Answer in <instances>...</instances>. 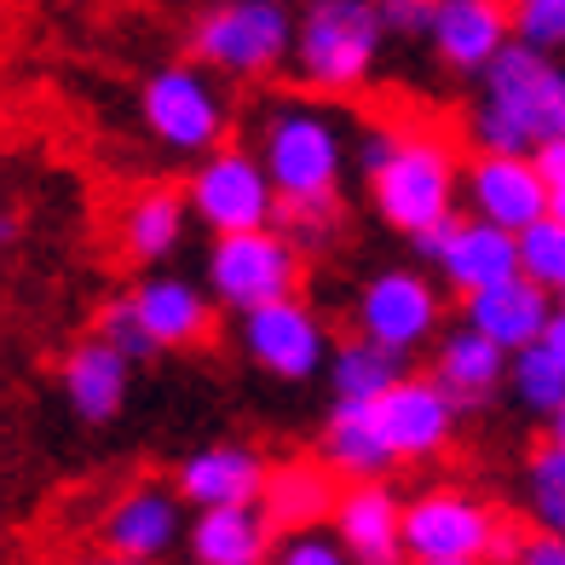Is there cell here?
I'll list each match as a JSON object with an SVG mask.
<instances>
[{
  "label": "cell",
  "instance_id": "cell-27",
  "mask_svg": "<svg viewBox=\"0 0 565 565\" xmlns=\"http://www.w3.org/2000/svg\"><path fill=\"white\" fill-rule=\"evenodd\" d=\"M185 231V196L179 191H139L121 214V248L134 260H168Z\"/></svg>",
  "mask_w": 565,
  "mask_h": 565
},
{
  "label": "cell",
  "instance_id": "cell-10",
  "mask_svg": "<svg viewBox=\"0 0 565 565\" xmlns=\"http://www.w3.org/2000/svg\"><path fill=\"white\" fill-rule=\"evenodd\" d=\"M358 329H364L358 341L404 358L439 329V295L416 271H381L364 289V300H358Z\"/></svg>",
  "mask_w": 565,
  "mask_h": 565
},
{
  "label": "cell",
  "instance_id": "cell-21",
  "mask_svg": "<svg viewBox=\"0 0 565 565\" xmlns=\"http://www.w3.org/2000/svg\"><path fill=\"white\" fill-rule=\"evenodd\" d=\"M439 266L450 277V289H461V295H484L508 277H520V266H513V237L497 225H479V220L456 225V237H450Z\"/></svg>",
  "mask_w": 565,
  "mask_h": 565
},
{
  "label": "cell",
  "instance_id": "cell-22",
  "mask_svg": "<svg viewBox=\"0 0 565 565\" xmlns=\"http://www.w3.org/2000/svg\"><path fill=\"white\" fill-rule=\"evenodd\" d=\"M271 531L260 508H209L191 525V559L196 565H266Z\"/></svg>",
  "mask_w": 565,
  "mask_h": 565
},
{
  "label": "cell",
  "instance_id": "cell-13",
  "mask_svg": "<svg viewBox=\"0 0 565 565\" xmlns=\"http://www.w3.org/2000/svg\"><path fill=\"white\" fill-rule=\"evenodd\" d=\"M468 202H473L479 225H497V231H508V237H520L525 225L559 214L548 202V191L536 185L525 157H479L468 168Z\"/></svg>",
  "mask_w": 565,
  "mask_h": 565
},
{
  "label": "cell",
  "instance_id": "cell-25",
  "mask_svg": "<svg viewBox=\"0 0 565 565\" xmlns=\"http://www.w3.org/2000/svg\"><path fill=\"white\" fill-rule=\"evenodd\" d=\"M323 456H329V468L352 473L358 484H370V479H381L393 468V456H387V445H381V433L370 422V404H335V409H329Z\"/></svg>",
  "mask_w": 565,
  "mask_h": 565
},
{
  "label": "cell",
  "instance_id": "cell-19",
  "mask_svg": "<svg viewBox=\"0 0 565 565\" xmlns=\"http://www.w3.org/2000/svg\"><path fill=\"white\" fill-rule=\"evenodd\" d=\"M260 520L266 531H289V536H306L312 525H323L335 513V479H329L318 461H289V468L266 473L260 484Z\"/></svg>",
  "mask_w": 565,
  "mask_h": 565
},
{
  "label": "cell",
  "instance_id": "cell-23",
  "mask_svg": "<svg viewBox=\"0 0 565 565\" xmlns=\"http://www.w3.org/2000/svg\"><path fill=\"white\" fill-rule=\"evenodd\" d=\"M127 375H134V364L127 358H116L105 341H82L70 352V364H64V393L75 404V416H87V422H110L121 398H127Z\"/></svg>",
  "mask_w": 565,
  "mask_h": 565
},
{
  "label": "cell",
  "instance_id": "cell-32",
  "mask_svg": "<svg viewBox=\"0 0 565 565\" xmlns=\"http://www.w3.org/2000/svg\"><path fill=\"white\" fill-rule=\"evenodd\" d=\"M98 341H105L116 358H127V364H145V358L157 352V347L145 341V329H139V318H134V306H127V300H116L110 312H105V323H98Z\"/></svg>",
  "mask_w": 565,
  "mask_h": 565
},
{
  "label": "cell",
  "instance_id": "cell-8",
  "mask_svg": "<svg viewBox=\"0 0 565 565\" xmlns=\"http://www.w3.org/2000/svg\"><path fill=\"white\" fill-rule=\"evenodd\" d=\"M191 209L214 237H248V231H271L277 220V191L266 173L243 150H220L191 173Z\"/></svg>",
  "mask_w": 565,
  "mask_h": 565
},
{
  "label": "cell",
  "instance_id": "cell-33",
  "mask_svg": "<svg viewBox=\"0 0 565 565\" xmlns=\"http://www.w3.org/2000/svg\"><path fill=\"white\" fill-rule=\"evenodd\" d=\"M271 565H352L341 548H335V536H323V531H306V536H289V543L277 548Z\"/></svg>",
  "mask_w": 565,
  "mask_h": 565
},
{
  "label": "cell",
  "instance_id": "cell-20",
  "mask_svg": "<svg viewBox=\"0 0 565 565\" xmlns=\"http://www.w3.org/2000/svg\"><path fill=\"white\" fill-rule=\"evenodd\" d=\"M427 30L450 70H484L508 46V12L491 0H445V7H433Z\"/></svg>",
  "mask_w": 565,
  "mask_h": 565
},
{
  "label": "cell",
  "instance_id": "cell-14",
  "mask_svg": "<svg viewBox=\"0 0 565 565\" xmlns=\"http://www.w3.org/2000/svg\"><path fill=\"white\" fill-rule=\"evenodd\" d=\"M548 323H554V300L543 289H531L525 277H508L484 295H468V323L461 329H473L479 341H491L508 358V352L531 347Z\"/></svg>",
  "mask_w": 565,
  "mask_h": 565
},
{
  "label": "cell",
  "instance_id": "cell-30",
  "mask_svg": "<svg viewBox=\"0 0 565 565\" xmlns=\"http://www.w3.org/2000/svg\"><path fill=\"white\" fill-rule=\"evenodd\" d=\"M531 502H536L543 536H559V525H565V445L559 439H548L531 456Z\"/></svg>",
  "mask_w": 565,
  "mask_h": 565
},
{
  "label": "cell",
  "instance_id": "cell-12",
  "mask_svg": "<svg viewBox=\"0 0 565 565\" xmlns=\"http://www.w3.org/2000/svg\"><path fill=\"white\" fill-rule=\"evenodd\" d=\"M243 347L254 352V364L282 375V381H306L323 364V323L312 318V306L300 300H277L243 318Z\"/></svg>",
  "mask_w": 565,
  "mask_h": 565
},
{
  "label": "cell",
  "instance_id": "cell-40",
  "mask_svg": "<svg viewBox=\"0 0 565 565\" xmlns=\"http://www.w3.org/2000/svg\"><path fill=\"white\" fill-rule=\"evenodd\" d=\"M0 237H7V225H0Z\"/></svg>",
  "mask_w": 565,
  "mask_h": 565
},
{
  "label": "cell",
  "instance_id": "cell-39",
  "mask_svg": "<svg viewBox=\"0 0 565 565\" xmlns=\"http://www.w3.org/2000/svg\"><path fill=\"white\" fill-rule=\"evenodd\" d=\"M93 565H134V559H93Z\"/></svg>",
  "mask_w": 565,
  "mask_h": 565
},
{
  "label": "cell",
  "instance_id": "cell-3",
  "mask_svg": "<svg viewBox=\"0 0 565 565\" xmlns=\"http://www.w3.org/2000/svg\"><path fill=\"white\" fill-rule=\"evenodd\" d=\"M300 75L323 93H352L381 58V18L364 0H318L289 41Z\"/></svg>",
  "mask_w": 565,
  "mask_h": 565
},
{
  "label": "cell",
  "instance_id": "cell-17",
  "mask_svg": "<svg viewBox=\"0 0 565 565\" xmlns=\"http://www.w3.org/2000/svg\"><path fill=\"white\" fill-rule=\"evenodd\" d=\"M266 473L271 468L254 450L214 445V450H196L185 468H179V491H185L202 513H209V508H254V502H260Z\"/></svg>",
  "mask_w": 565,
  "mask_h": 565
},
{
  "label": "cell",
  "instance_id": "cell-35",
  "mask_svg": "<svg viewBox=\"0 0 565 565\" xmlns=\"http://www.w3.org/2000/svg\"><path fill=\"white\" fill-rule=\"evenodd\" d=\"M375 18H381V30H427L433 23V7L427 0H393V7H375Z\"/></svg>",
  "mask_w": 565,
  "mask_h": 565
},
{
  "label": "cell",
  "instance_id": "cell-34",
  "mask_svg": "<svg viewBox=\"0 0 565 565\" xmlns=\"http://www.w3.org/2000/svg\"><path fill=\"white\" fill-rule=\"evenodd\" d=\"M525 162H531V173H536V185L548 191V202L565 214V139H554V145H536Z\"/></svg>",
  "mask_w": 565,
  "mask_h": 565
},
{
  "label": "cell",
  "instance_id": "cell-6",
  "mask_svg": "<svg viewBox=\"0 0 565 565\" xmlns=\"http://www.w3.org/2000/svg\"><path fill=\"white\" fill-rule=\"evenodd\" d=\"M209 282L231 312H260V306L295 300L300 254L277 231H248V237H220L209 254Z\"/></svg>",
  "mask_w": 565,
  "mask_h": 565
},
{
  "label": "cell",
  "instance_id": "cell-1",
  "mask_svg": "<svg viewBox=\"0 0 565 565\" xmlns=\"http://www.w3.org/2000/svg\"><path fill=\"white\" fill-rule=\"evenodd\" d=\"M565 134V75L554 58L502 46L484 64V105L473 110V139L484 157H531Z\"/></svg>",
  "mask_w": 565,
  "mask_h": 565
},
{
  "label": "cell",
  "instance_id": "cell-11",
  "mask_svg": "<svg viewBox=\"0 0 565 565\" xmlns=\"http://www.w3.org/2000/svg\"><path fill=\"white\" fill-rule=\"evenodd\" d=\"M370 422L381 433V445H387V456L404 461V456H433L450 439V427H456V409L445 404V393L433 387V381L398 375L393 387L370 404Z\"/></svg>",
  "mask_w": 565,
  "mask_h": 565
},
{
  "label": "cell",
  "instance_id": "cell-24",
  "mask_svg": "<svg viewBox=\"0 0 565 565\" xmlns=\"http://www.w3.org/2000/svg\"><path fill=\"white\" fill-rule=\"evenodd\" d=\"M508 370V358L491 347V341H479L473 329H450V341L439 347V375H433V387L445 393V404H479V398H491L497 393V381Z\"/></svg>",
  "mask_w": 565,
  "mask_h": 565
},
{
  "label": "cell",
  "instance_id": "cell-18",
  "mask_svg": "<svg viewBox=\"0 0 565 565\" xmlns=\"http://www.w3.org/2000/svg\"><path fill=\"white\" fill-rule=\"evenodd\" d=\"M127 306H134L145 341L157 352L162 347H191V341L209 335V323H214L209 295L191 289L185 277H150V282H139V295H127Z\"/></svg>",
  "mask_w": 565,
  "mask_h": 565
},
{
  "label": "cell",
  "instance_id": "cell-26",
  "mask_svg": "<svg viewBox=\"0 0 565 565\" xmlns=\"http://www.w3.org/2000/svg\"><path fill=\"white\" fill-rule=\"evenodd\" d=\"M513 393L536 416H559L565 409V318L559 312L531 347L513 352Z\"/></svg>",
  "mask_w": 565,
  "mask_h": 565
},
{
  "label": "cell",
  "instance_id": "cell-36",
  "mask_svg": "<svg viewBox=\"0 0 565 565\" xmlns=\"http://www.w3.org/2000/svg\"><path fill=\"white\" fill-rule=\"evenodd\" d=\"M513 565H565V543H559V536H531Z\"/></svg>",
  "mask_w": 565,
  "mask_h": 565
},
{
  "label": "cell",
  "instance_id": "cell-38",
  "mask_svg": "<svg viewBox=\"0 0 565 565\" xmlns=\"http://www.w3.org/2000/svg\"><path fill=\"white\" fill-rule=\"evenodd\" d=\"M427 565H468V559H427Z\"/></svg>",
  "mask_w": 565,
  "mask_h": 565
},
{
  "label": "cell",
  "instance_id": "cell-4",
  "mask_svg": "<svg viewBox=\"0 0 565 565\" xmlns=\"http://www.w3.org/2000/svg\"><path fill=\"white\" fill-rule=\"evenodd\" d=\"M266 185L277 191V202H318V196H335V179H341V134L335 121L306 110V105H282L266 121V150L260 157Z\"/></svg>",
  "mask_w": 565,
  "mask_h": 565
},
{
  "label": "cell",
  "instance_id": "cell-9",
  "mask_svg": "<svg viewBox=\"0 0 565 565\" xmlns=\"http://www.w3.org/2000/svg\"><path fill=\"white\" fill-rule=\"evenodd\" d=\"M145 121L162 145L185 150V157L191 150H214L225 134V98L202 70L173 64L145 82Z\"/></svg>",
  "mask_w": 565,
  "mask_h": 565
},
{
  "label": "cell",
  "instance_id": "cell-31",
  "mask_svg": "<svg viewBox=\"0 0 565 565\" xmlns=\"http://www.w3.org/2000/svg\"><path fill=\"white\" fill-rule=\"evenodd\" d=\"M559 41H565V0H525V7L513 12V46L554 58Z\"/></svg>",
  "mask_w": 565,
  "mask_h": 565
},
{
  "label": "cell",
  "instance_id": "cell-28",
  "mask_svg": "<svg viewBox=\"0 0 565 565\" xmlns=\"http://www.w3.org/2000/svg\"><path fill=\"white\" fill-rule=\"evenodd\" d=\"M404 375V358L381 352L370 341H347L329 358V381H335V404H375L381 393Z\"/></svg>",
  "mask_w": 565,
  "mask_h": 565
},
{
  "label": "cell",
  "instance_id": "cell-16",
  "mask_svg": "<svg viewBox=\"0 0 565 565\" xmlns=\"http://www.w3.org/2000/svg\"><path fill=\"white\" fill-rule=\"evenodd\" d=\"M105 543H110V559H134V565H150L157 554H168L179 543V502L162 484H139L127 491L110 520H105Z\"/></svg>",
  "mask_w": 565,
  "mask_h": 565
},
{
  "label": "cell",
  "instance_id": "cell-37",
  "mask_svg": "<svg viewBox=\"0 0 565 565\" xmlns=\"http://www.w3.org/2000/svg\"><path fill=\"white\" fill-rule=\"evenodd\" d=\"M456 225H461V214L439 220V225H433V231H422V237H416V248L427 254V260H445V248H450V237H456Z\"/></svg>",
  "mask_w": 565,
  "mask_h": 565
},
{
  "label": "cell",
  "instance_id": "cell-29",
  "mask_svg": "<svg viewBox=\"0 0 565 565\" xmlns=\"http://www.w3.org/2000/svg\"><path fill=\"white\" fill-rule=\"evenodd\" d=\"M513 266H520V277L531 282V289L554 295L565 282V214H548L525 225L520 237H513Z\"/></svg>",
  "mask_w": 565,
  "mask_h": 565
},
{
  "label": "cell",
  "instance_id": "cell-2",
  "mask_svg": "<svg viewBox=\"0 0 565 565\" xmlns=\"http://www.w3.org/2000/svg\"><path fill=\"white\" fill-rule=\"evenodd\" d=\"M364 179L381 220L398 225L404 237H422L456 214V157L433 134H393L381 168H370Z\"/></svg>",
  "mask_w": 565,
  "mask_h": 565
},
{
  "label": "cell",
  "instance_id": "cell-5",
  "mask_svg": "<svg viewBox=\"0 0 565 565\" xmlns=\"http://www.w3.org/2000/svg\"><path fill=\"white\" fill-rule=\"evenodd\" d=\"M295 18L277 0H231L196 18V58L225 75H271L289 58Z\"/></svg>",
  "mask_w": 565,
  "mask_h": 565
},
{
  "label": "cell",
  "instance_id": "cell-15",
  "mask_svg": "<svg viewBox=\"0 0 565 565\" xmlns=\"http://www.w3.org/2000/svg\"><path fill=\"white\" fill-rule=\"evenodd\" d=\"M335 548L352 565H398V502L381 484H352L347 497H335Z\"/></svg>",
  "mask_w": 565,
  "mask_h": 565
},
{
  "label": "cell",
  "instance_id": "cell-7",
  "mask_svg": "<svg viewBox=\"0 0 565 565\" xmlns=\"http://www.w3.org/2000/svg\"><path fill=\"white\" fill-rule=\"evenodd\" d=\"M491 531H497V513L473 497H461V491H427L409 508H398V548L416 565H427V559L484 565Z\"/></svg>",
  "mask_w": 565,
  "mask_h": 565
}]
</instances>
